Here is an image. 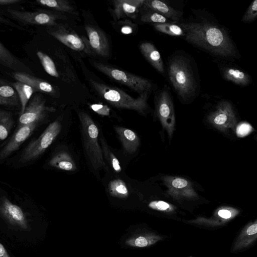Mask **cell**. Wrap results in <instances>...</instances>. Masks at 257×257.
Returning a JSON list of instances; mask_svg holds the SVG:
<instances>
[{
  "label": "cell",
  "instance_id": "74e56055",
  "mask_svg": "<svg viewBox=\"0 0 257 257\" xmlns=\"http://www.w3.org/2000/svg\"><path fill=\"white\" fill-rule=\"evenodd\" d=\"M0 23L7 25L8 26H10L11 27H13L15 28H18L21 30H23L22 27H20L18 25H17L14 23L11 22L7 19H6L0 15Z\"/></svg>",
  "mask_w": 257,
  "mask_h": 257
},
{
  "label": "cell",
  "instance_id": "ba28073f",
  "mask_svg": "<svg viewBox=\"0 0 257 257\" xmlns=\"http://www.w3.org/2000/svg\"><path fill=\"white\" fill-rule=\"evenodd\" d=\"M55 110V108L46 105V101L41 94H35L29 101L24 112L20 115L19 125L39 123L47 114Z\"/></svg>",
  "mask_w": 257,
  "mask_h": 257
},
{
  "label": "cell",
  "instance_id": "4fadbf2b",
  "mask_svg": "<svg viewBox=\"0 0 257 257\" xmlns=\"http://www.w3.org/2000/svg\"><path fill=\"white\" fill-rule=\"evenodd\" d=\"M145 0H114L111 13L114 19H135Z\"/></svg>",
  "mask_w": 257,
  "mask_h": 257
},
{
  "label": "cell",
  "instance_id": "1f68e13d",
  "mask_svg": "<svg viewBox=\"0 0 257 257\" xmlns=\"http://www.w3.org/2000/svg\"><path fill=\"white\" fill-rule=\"evenodd\" d=\"M141 20L145 23H166L168 21L165 16L153 11H149L142 15Z\"/></svg>",
  "mask_w": 257,
  "mask_h": 257
},
{
  "label": "cell",
  "instance_id": "4316f807",
  "mask_svg": "<svg viewBox=\"0 0 257 257\" xmlns=\"http://www.w3.org/2000/svg\"><path fill=\"white\" fill-rule=\"evenodd\" d=\"M108 192L113 197L126 198L129 194L127 186L123 181L116 179L111 181L108 185Z\"/></svg>",
  "mask_w": 257,
  "mask_h": 257
},
{
  "label": "cell",
  "instance_id": "3957f363",
  "mask_svg": "<svg viewBox=\"0 0 257 257\" xmlns=\"http://www.w3.org/2000/svg\"><path fill=\"white\" fill-rule=\"evenodd\" d=\"M90 83L99 94L111 105L119 108L131 109L143 113L148 107L149 92H145L134 98L117 88L107 86L92 79Z\"/></svg>",
  "mask_w": 257,
  "mask_h": 257
},
{
  "label": "cell",
  "instance_id": "5b68a950",
  "mask_svg": "<svg viewBox=\"0 0 257 257\" xmlns=\"http://www.w3.org/2000/svg\"><path fill=\"white\" fill-rule=\"evenodd\" d=\"M61 124L56 120L49 124L37 139L31 141L23 151L20 161L26 163L40 156L52 144L61 131Z\"/></svg>",
  "mask_w": 257,
  "mask_h": 257
},
{
  "label": "cell",
  "instance_id": "9c48e42d",
  "mask_svg": "<svg viewBox=\"0 0 257 257\" xmlns=\"http://www.w3.org/2000/svg\"><path fill=\"white\" fill-rule=\"evenodd\" d=\"M48 33L73 50L91 54L92 50L87 39L79 36L73 31L63 26H56L49 29Z\"/></svg>",
  "mask_w": 257,
  "mask_h": 257
},
{
  "label": "cell",
  "instance_id": "5bb4252c",
  "mask_svg": "<svg viewBox=\"0 0 257 257\" xmlns=\"http://www.w3.org/2000/svg\"><path fill=\"white\" fill-rule=\"evenodd\" d=\"M0 65L14 71L32 75L33 71L0 42Z\"/></svg>",
  "mask_w": 257,
  "mask_h": 257
},
{
  "label": "cell",
  "instance_id": "ab89813d",
  "mask_svg": "<svg viewBox=\"0 0 257 257\" xmlns=\"http://www.w3.org/2000/svg\"><path fill=\"white\" fill-rule=\"evenodd\" d=\"M20 0H0V6H8L20 3Z\"/></svg>",
  "mask_w": 257,
  "mask_h": 257
},
{
  "label": "cell",
  "instance_id": "8d00e7d4",
  "mask_svg": "<svg viewBox=\"0 0 257 257\" xmlns=\"http://www.w3.org/2000/svg\"><path fill=\"white\" fill-rule=\"evenodd\" d=\"M172 186L176 188L180 189L185 187L188 185V181L182 178H176L172 182Z\"/></svg>",
  "mask_w": 257,
  "mask_h": 257
},
{
  "label": "cell",
  "instance_id": "d6a6232c",
  "mask_svg": "<svg viewBox=\"0 0 257 257\" xmlns=\"http://www.w3.org/2000/svg\"><path fill=\"white\" fill-rule=\"evenodd\" d=\"M257 17V0L252 2L243 15L242 21L248 22L254 21Z\"/></svg>",
  "mask_w": 257,
  "mask_h": 257
},
{
  "label": "cell",
  "instance_id": "6da1fadb",
  "mask_svg": "<svg viewBox=\"0 0 257 257\" xmlns=\"http://www.w3.org/2000/svg\"><path fill=\"white\" fill-rule=\"evenodd\" d=\"M185 39L189 42L224 57H233L236 50L224 29L207 23H182Z\"/></svg>",
  "mask_w": 257,
  "mask_h": 257
},
{
  "label": "cell",
  "instance_id": "7c38bea8",
  "mask_svg": "<svg viewBox=\"0 0 257 257\" xmlns=\"http://www.w3.org/2000/svg\"><path fill=\"white\" fill-rule=\"evenodd\" d=\"M85 29L91 50L101 57H108L110 54L109 46L104 33L99 28L92 25H86Z\"/></svg>",
  "mask_w": 257,
  "mask_h": 257
},
{
  "label": "cell",
  "instance_id": "60d3db41",
  "mask_svg": "<svg viewBox=\"0 0 257 257\" xmlns=\"http://www.w3.org/2000/svg\"><path fill=\"white\" fill-rule=\"evenodd\" d=\"M257 232V224L255 223L251 225L246 230V233L248 235H253Z\"/></svg>",
  "mask_w": 257,
  "mask_h": 257
},
{
  "label": "cell",
  "instance_id": "e0dca14e",
  "mask_svg": "<svg viewBox=\"0 0 257 257\" xmlns=\"http://www.w3.org/2000/svg\"><path fill=\"white\" fill-rule=\"evenodd\" d=\"M115 131L124 150L129 154L135 153L139 145V139L132 130L121 126H115Z\"/></svg>",
  "mask_w": 257,
  "mask_h": 257
},
{
  "label": "cell",
  "instance_id": "7a4b0ae2",
  "mask_svg": "<svg viewBox=\"0 0 257 257\" xmlns=\"http://www.w3.org/2000/svg\"><path fill=\"white\" fill-rule=\"evenodd\" d=\"M78 115L84 148L91 166L96 170H108L99 144V131L96 123L91 116L84 111L79 112Z\"/></svg>",
  "mask_w": 257,
  "mask_h": 257
},
{
  "label": "cell",
  "instance_id": "e575fe53",
  "mask_svg": "<svg viewBox=\"0 0 257 257\" xmlns=\"http://www.w3.org/2000/svg\"><path fill=\"white\" fill-rule=\"evenodd\" d=\"M252 130L251 125L246 122L240 124L236 128V134L240 137L248 135Z\"/></svg>",
  "mask_w": 257,
  "mask_h": 257
},
{
  "label": "cell",
  "instance_id": "d590c367",
  "mask_svg": "<svg viewBox=\"0 0 257 257\" xmlns=\"http://www.w3.org/2000/svg\"><path fill=\"white\" fill-rule=\"evenodd\" d=\"M149 206L152 209L160 211L166 210L170 207L168 203L163 201H154L151 202L149 204Z\"/></svg>",
  "mask_w": 257,
  "mask_h": 257
},
{
  "label": "cell",
  "instance_id": "cb8c5ba5",
  "mask_svg": "<svg viewBox=\"0 0 257 257\" xmlns=\"http://www.w3.org/2000/svg\"><path fill=\"white\" fill-rule=\"evenodd\" d=\"M223 76L227 80L239 85H247L250 82L249 76L237 69L229 68L225 69Z\"/></svg>",
  "mask_w": 257,
  "mask_h": 257
},
{
  "label": "cell",
  "instance_id": "277c9868",
  "mask_svg": "<svg viewBox=\"0 0 257 257\" xmlns=\"http://www.w3.org/2000/svg\"><path fill=\"white\" fill-rule=\"evenodd\" d=\"M168 74L172 85L181 97L185 99L193 94L195 81L184 60L176 58L171 60L168 67Z\"/></svg>",
  "mask_w": 257,
  "mask_h": 257
},
{
  "label": "cell",
  "instance_id": "9a60e30c",
  "mask_svg": "<svg viewBox=\"0 0 257 257\" xmlns=\"http://www.w3.org/2000/svg\"><path fill=\"white\" fill-rule=\"evenodd\" d=\"M13 76L17 81L30 85L36 92H44L51 95H55L56 94L55 89L50 83L32 75L14 72Z\"/></svg>",
  "mask_w": 257,
  "mask_h": 257
},
{
  "label": "cell",
  "instance_id": "d4e9b609",
  "mask_svg": "<svg viewBox=\"0 0 257 257\" xmlns=\"http://www.w3.org/2000/svg\"><path fill=\"white\" fill-rule=\"evenodd\" d=\"M14 124L12 113L0 109V140H4L8 137Z\"/></svg>",
  "mask_w": 257,
  "mask_h": 257
},
{
  "label": "cell",
  "instance_id": "30bf717a",
  "mask_svg": "<svg viewBox=\"0 0 257 257\" xmlns=\"http://www.w3.org/2000/svg\"><path fill=\"white\" fill-rule=\"evenodd\" d=\"M0 214L14 226L24 230L30 229L26 215L22 208L5 196L0 200Z\"/></svg>",
  "mask_w": 257,
  "mask_h": 257
},
{
  "label": "cell",
  "instance_id": "52a82bcc",
  "mask_svg": "<svg viewBox=\"0 0 257 257\" xmlns=\"http://www.w3.org/2000/svg\"><path fill=\"white\" fill-rule=\"evenodd\" d=\"M5 12L13 20L25 25L54 27L57 26V21L62 18L59 14L44 10L25 11L7 8Z\"/></svg>",
  "mask_w": 257,
  "mask_h": 257
},
{
  "label": "cell",
  "instance_id": "f35d334b",
  "mask_svg": "<svg viewBox=\"0 0 257 257\" xmlns=\"http://www.w3.org/2000/svg\"><path fill=\"white\" fill-rule=\"evenodd\" d=\"M218 215L225 219H228L231 216V213L230 211L226 209H221L218 212Z\"/></svg>",
  "mask_w": 257,
  "mask_h": 257
},
{
  "label": "cell",
  "instance_id": "7402d4cb",
  "mask_svg": "<svg viewBox=\"0 0 257 257\" xmlns=\"http://www.w3.org/2000/svg\"><path fill=\"white\" fill-rule=\"evenodd\" d=\"M12 85L17 92L19 98L21 105V114L24 112L33 93L36 91L30 85L19 81L13 83Z\"/></svg>",
  "mask_w": 257,
  "mask_h": 257
},
{
  "label": "cell",
  "instance_id": "ac0fdd59",
  "mask_svg": "<svg viewBox=\"0 0 257 257\" xmlns=\"http://www.w3.org/2000/svg\"><path fill=\"white\" fill-rule=\"evenodd\" d=\"M157 109L158 114L163 122L169 120L173 122L174 119L173 105L169 92L166 90L163 91L160 94Z\"/></svg>",
  "mask_w": 257,
  "mask_h": 257
},
{
  "label": "cell",
  "instance_id": "b9f144b4",
  "mask_svg": "<svg viewBox=\"0 0 257 257\" xmlns=\"http://www.w3.org/2000/svg\"><path fill=\"white\" fill-rule=\"evenodd\" d=\"M0 257H11L4 246L0 243Z\"/></svg>",
  "mask_w": 257,
  "mask_h": 257
},
{
  "label": "cell",
  "instance_id": "8992f818",
  "mask_svg": "<svg viewBox=\"0 0 257 257\" xmlns=\"http://www.w3.org/2000/svg\"><path fill=\"white\" fill-rule=\"evenodd\" d=\"M93 65L112 80L128 87L140 94L149 92L152 88L151 82L143 77L99 62H94Z\"/></svg>",
  "mask_w": 257,
  "mask_h": 257
},
{
  "label": "cell",
  "instance_id": "44dd1931",
  "mask_svg": "<svg viewBox=\"0 0 257 257\" xmlns=\"http://www.w3.org/2000/svg\"><path fill=\"white\" fill-rule=\"evenodd\" d=\"M49 164L53 167L67 171H74L77 169L71 155L65 151L59 152L54 155Z\"/></svg>",
  "mask_w": 257,
  "mask_h": 257
},
{
  "label": "cell",
  "instance_id": "8fae6325",
  "mask_svg": "<svg viewBox=\"0 0 257 257\" xmlns=\"http://www.w3.org/2000/svg\"><path fill=\"white\" fill-rule=\"evenodd\" d=\"M39 123L19 125L8 142L0 150V161L6 159L19 147L32 134Z\"/></svg>",
  "mask_w": 257,
  "mask_h": 257
},
{
  "label": "cell",
  "instance_id": "4dcf8cb0",
  "mask_svg": "<svg viewBox=\"0 0 257 257\" xmlns=\"http://www.w3.org/2000/svg\"><path fill=\"white\" fill-rule=\"evenodd\" d=\"M153 26L158 31L172 36H182L184 34L182 28L177 25L166 23L154 24Z\"/></svg>",
  "mask_w": 257,
  "mask_h": 257
},
{
  "label": "cell",
  "instance_id": "ffe728a7",
  "mask_svg": "<svg viewBox=\"0 0 257 257\" xmlns=\"http://www.w3.org/2000/svg\"><path fill=\"white\" fill-rule=\"evenodd\" d=\"M211 118L213 123L217 125H222L232 121L234 118L232 106L227 101L220 102Z\"/></svg>",
  "mask_w": 257,
  "mask_h": 257
},
{
  "label": "cell",
  "instance_id": "d6986e66",
  "mask_svg": "<svg viewBox=\"0 0 257 257\" xmlns=\"http://www.w3.org/2000/svg\"><path fill=\"white\" fill-rule=\"evenodd\" d=\"M142 54L149 63L160 73H164V64L161 55L154 45L144 42L140 45Z\"/></svg>",
  "mask_w": 257,
  "mask_h": 257
},
{
  "label": "cell",
  "instance_id": "83f0119b",
  "mask_svg": "<svg viewBox=\"0 0 257 257\" xmlns=\"http://www.w3.org/2000/svg\"><path fill=\"white\" fill-rule=\"evenodd\" d=\"M100 140L103 157L115 172H120L121 168L117 158L111 151L105 140L101 137Z\"/></svg>",
  "mask_w": 257,
  "mask_h": 257
},
{
  "label": "cell",
  "instance_id": "603a6c76",
  "mask_svg": "<svg viewBox=\"0 0 257 257\" xmlns=\"http://www.w3.org/2000/svg\"><path fill=\"white\" fill-rule=\"evenodd\" d=\"M20 102L18 94L10 85H0V105L15 106Z\"/></svg>",
  "mask_w": 257,
  "mask_h": 257
},
{
  "label": "cell",
  "instance_id": "484cf974",
  "mask_svg": "<svg viewBox=\"0 0 257 257\" xmlns=\"http://www.w3.org/2000/svg\"><path fill=\"white\" fill-rule=\"evenodd\" d=\"M35 3L38 5L49 8L58 12L72 13L74 9L70 3L65 0H37Z\"/></svg>",
  "mask_w": 257,
  "mask_h": 257
},
{
  "label": "cell",
  "instance_id": "f1b7e54d",
  "mask_svg": "<svg viewBox=\"0 0 257 257\" xmlns=\"http://www.w3.org/2000/svg\"><path fill=\"white\" fill-rule=\"evenodd\" d=\"M37 55L46 72L51 76L59 77V73L51 58L41 51H37Z\"/></svg>",
  "mask_w": 257,
  "mask_h": 257
},
{
  "label": "cell",
  "instance_id": "2e32d148",
  "mask_svg": "<svg viewBox=\"0 0 257 257\" xmlns=\"http://www.w3.org/2000/svg\"><path fill=\"white\" fill-rule=\"evenodd\" d=\"M143 6L149 11L158 13L174 21H178L181 16V12L175 10L164 1L145 0Z\"/></svg>",
  "mask_w": 257,
  "mask_h": 257
},
{
  "label": "cell",
  "instance_id": "836d02e7",
  "mask_svg": "<svg viewBox=\"0 0 257 257\" xmlns=\"http://www.w3.org/2000/svg\"><path fill=\"white\" fill-rule=\"evenodd\" d=\"M90 107L97 113L102 115H108L110 109L105 105L101 104H92L90 105Z\"/></svg>",
  "mask_w": 257,
  "mask_h": 257
},
{
  "label": "cell",
  "instance_id": "f546056e",
  "mask_svg": "<svg viewBox=\"0 0 257 257\" xmlns=\"http://www.w3.org/2000/svg\"><path fill=\"white\" fill-rule=\"evenodd\" d=\"M156 237L150 235H139L132 236L125 241V244L135 247H144L154 243Z\"/></svg>",
  "mask_w": 257,
  "mask_h": 257
}]
</instances>
